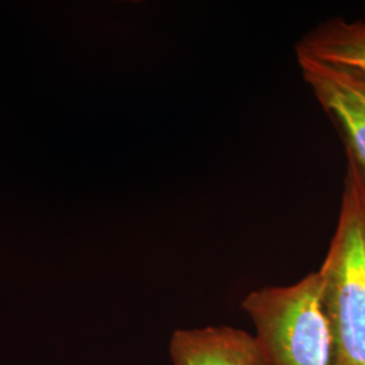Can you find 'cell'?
Segmentation results:
<instances>
[{
    "label": "cell",
    "instance_id": "5b68a950",
    "mask_svg": "<svg viewBox=\"0 0 365 365\" xmlns=\"http://www.w3.org/2000/svg\"><path fill=\"white\" fill-rule=\"evenodd\" d=\"M297 57L365 72V22L333 18L297 43Z\"/></svg>",
    "mask_w": 365,
    "mask_h": 365
},
{
    "label": "cell",
    "instance_id": "277c9868",
    "mask_svg": "<svg viewBox=\"0 0 365 365\" xmlns=\"http://www.w3.org/2000/svg\"><path fill=\"white\" fill-rule=\"evenodd\" d=\"M170 357L173 365H268L253 336L227 327L176 330Z\"/></svg>",
    "mask_w": 365,
    "mask_h": 365
},
{
    "label": "cell",
    "instance_id": "3957f363",
    "mask_svg": "<svg viewBox=\"0 0 365 365\" xmlns=\"http://www.w3.org/2000/svg\"><path fill=\"white\" fill-rule=\"evenodd\" d=\"M314 96L342 131L345 148L365 167V72L298 57Z\"/></svg>",
    "mask_w": 365,
    "mask_h": 365
},
{
    "label": "cell",
    "instance_id": "7a4b0ae2",
    "mask_svg": "<svg viewBox=\"0 0 365 365\" xmlns=\"http://www.w3.org/2000/svg\"><path fill=\"white\" fill-rule=\"evenodd\" d=\"M268 365H333V339L318 272L287 287H265L242 302Z\"/></svg>",
    "mask_w": 365,
    "mask_h": 365
},
{
    "label": "cell",
    "instance_id": "6da1fadb",
    "mask_svg": "<svg viewBox=\"0 0 365 365\" xmlns=\"http://www.w3.org/2000/svg\"><path fill=\"white\" fill-rule=\"evenodd\" d=\"M337 227L318 271L333 365H365V167L345 148Z\"/></svg>",
    "mask_w": 365,
    "mask_h": 365
}]
</instances>
